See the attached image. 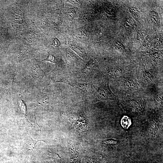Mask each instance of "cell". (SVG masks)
Wrapping results in <instances>:
<instances>
[{
	"label": "cell",
	"instance_id": "obj_1",
	"mask_svg": "<svg viewBox=\"0 0 163 163\" xmlns=\"http://www.w3.org/2000/svg\"><path fill=\"white\" fill-rule=\"evenodd\" d=\"M96 96L98 101L114 100L116 98L110 90L108 84L99 87L96 93Z\"/></svg>",
	"mask_w": 163,
	"mask_h": 163
},
{
	"label": "cell",
	"instance_id": "obj_2",
	"mask_svg": "<svg viewBox=\"0 0 163 163\" xmlns=\"http://www.w3.org/2000/svg\"><path fill=\"white\" fill-rule=\"evenodd\" d=\"M59 82L67 84L77 88L84 94H89L92 92V85L89 83H73L66 80H61Z\"/></svg>",
	"mask_w": 163,
	"mask_h": 163
},
{
	"label": "cell",
	"instance_id": "obj_3",
	"mask_svg": "<svg viewBox=\"0 0 163 163\" xmlns=\"http://www.w3.org/2000/svg\"><path fill=\"white\" fill-rule=\"evenodd\" d=\"M69 46L73 51L82 59H84L87 57L85 51L81 47L74 44H70L69 45Z\"/></svg>",
	"mask_w": 163,
	"mask_h": 163
},
{
	"label": "cell",
	"instance_id": "obj_4",
	"mask_svg": "<svg viewBox=\"0 0 163 163\" xmlns=\"http://www.w3.org/2000/svg\"><path fill=\"white\" fill-rule=\"evenodd\" d=\"M66 57L67 62L70 64L75 63L78 61L77 56L69 49H67L66 50Z\"/></svg>",
	"mask_w": 163,
	"mask_h": 163
},
{
	"label": "cell",
	"instance_id": "obj_5",
	"mask_svg": "<svg viewBox=\"0 0 163 163\" xmlns=\"http://www.w3.org/2000/svg\"><path fill=\"white\" fill-rule=\"evenodd\" d=\"M30 72L31 75L35 78L43 77L45 75V73L38 65L33 67Z\"/></svg>",
	"mask_w": 163,
	"mask_h": 163
},
{
	"label": "cell",
	"instance_id": "obj_6",
	"mask_svg": "<svg viewBox=\"0 0 163 163\" xmlns=\"http://www.w3.org/2000/svg\"><path fill=\"white\" fill-rule=\"evenodd\" d=\"M96 61L93 59L89 61L84 68L83 72L86 74L91 73L95 67Z\"/></svg>",
	"mask_w": 163,
	"mask_h": 163
},
{
	"label": "cell",
	"instance_id": "obj_7",
	"mask_svg": "<svg viewBox=\"0 0 163 163\" xmlns=\"http://www.w3.org/2000/svg\"><path fill=\"white\" fill-rule=\"evenodd\" d=\"M67 13L70 18L74 19L76 16L77 12L74 9L70 8L67 10Z\"/></svg>",
	"mask_w": 163,
	"mask_h": 163
},
{
	"label": "cell",
	"instance_id": "obj_8",
	"mask_svg": "<svg viewBox=\"0 0 163 163\" xmlns=\"http://www.w3.org/2000/svg\"><path fill=\"white\" fill-rule=\"evenodd\" d=\"M130 119L127 116L124 117L122 119V123L123 127L128 128L130 124Z\"/></svg>",
	"mask_w": 163,
	"mask_h": 163
},
{
	"label": "cell",
	"instance_id": "obj_9",
	"mask_svg": "<svg viewBox=\"0 0 163 163\" xmlns=\"http://www.w3.org/2000/svg\"><path fill=\"white\" fill-rule=\"evenodd\" d=\"M87 34L86 30L85 29H79L77 31V35L79 37H83L86 36Z\"/></svg>",
	"mask_w": 163,
	"mask_h": 163
},
{
	"label": "cell",
	"instance_id": "obj_10",
	"mask_svg": "<svg viewBox=\"0 0 163 163\" xmlns=\"http://www.w3.org/2000/svg\"><path fill=\"white\" fill-rule=\"evenodd\" d=\"M48 56L44 61H50L52 63H54L57 66V62L55 57L53 55L51 54L50 53L48 52Z\"/></svg>",
	"mask_w": 163,
	"mask_h": 163
},
{
	"label": "cell",
	"instance_id": "obj_11",
	"mask_svg": "<svg viewBox=\"0 0 163 163\" xmlns=\"http://www.w3.org/2000/svg\"><path fill=\"white\" fill-rule=\"evenodd\" d=\"M102 142L107 145H114L118 144V141L116 140L111 139L104 140L102 141Z\"/></svg>",
	"mask_w": 163,
	"mask_h": 163
},
{
	"label": "cell",
	"instance_id": "obj_12",
	"mask_svg": "<svg viewBox=\"0 0 163 163\" xmlns=\"http://www.w3.org/2000/svg\"><path fill=\"white\" fill-rule=\"evenodd\" d=\"M19 105L20 108L23 112L24 113H25L27 108H26V105L24 102L21 99L20 100L19 102Z\"/></svg>",
	"mask_w": 163,
	"mask_h": 163
},
{
	"label": "cell",
	"instance_id": "obj_13",
	"mask_svg": "<svg viewBox=\"0 0 163 163\" xmlns=\"http://www.w3.org/2000/svg\"><path fill=\"white\" fill-rule=\"evenodd\" d=\"M61 44L60 41L57 38H55L52 41V45L56 48H59Z\"/></svg>",
	"mask_w": 163,
	"mask_h": 163
},
{
	"label": "cell",
	"instance_id": "obj_14",
	"mask_svg": "<svg viewBox=\"0 0 163 163\" xmlns=\"http://www.w3.org/2000/svg\"><path fill=\"white\" fill-rule=\"evenodd\" d=\"M144 75L145 77L147 79H148L150 80L151 81H152L153 80V77L149 73L145 71L144 72Z\"/></svg>",
	"mask_w": 163,
	"mask_h": 163
},
{
	"label": "cell",
	"instance_id": "obj_15",
	"mask_svg": "<svg viewBox=\"0 0 163 163\" xmlns=\"http://www.w3.org/2000/svg\"><path fill=\"white\" fill-rule=\"evenodd\" d=\"M70 3L74 4H80L81 3L80 1H69Z\"/></svg>",
	"mask_w": 163,
	"mask_h": 163
}]
</instances>
